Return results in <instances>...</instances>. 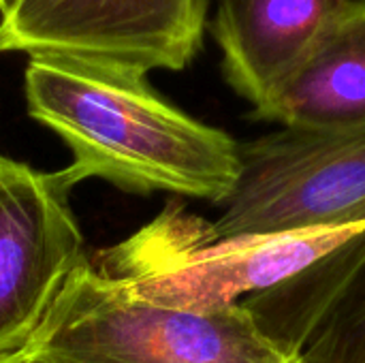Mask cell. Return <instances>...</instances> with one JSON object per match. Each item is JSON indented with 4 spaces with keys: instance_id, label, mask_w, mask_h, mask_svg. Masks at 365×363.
<instances>
[{
    "instance_id": "obj_1",
    "label": "cell",
    "mask_w": 365,
    "mask_h": 363,
    "mask_svg": "<svg viewBox=\"0 0 365 363\" xmlns=\"http://www.w3.org/2000/svg\"><path fill=\"white\" fill-rule=\"evenodd\" d=\"M148 75L30 58L28 113L64 139L71 186L101 178L126 193H171L220 205L240 173V143L152 90Z\"/></svg>"
},
{
    "instance_id": "obj_2",
    "label": "cell",
    "mask_w": 365,
    "mask_h": 363,
    "mask_svg": "<svg viewBox=\"0 0 365 363\" xmlns=\"http://www.w3.org/2000/svg\"><path fill=\"white\" fill-rule=\"evenodd\" d=\"M364 231L365 225L220 235L212 220L171 201L130 237L98 250L90 265L143 302L220 310L299 276Z\"/></svg>"
},
{
    "instance_id": "obj_3",
    "label": "cell",
    "mask_w": 365,
    "mask_h": 363,
    "mask_svg": "<svg viewBox=\"0 0 365 363\" xmlns=\"http://www.w3.org/2000/svg\"><path fill=\"white\" fill-rule=\"evenodd\" d=\"M19 355L34 363H304L244 304H150L103 278L90 261L66 280Z\"/></svg>"
},
{
    "instance_id": "obj_4",
    "label": "cell",
    "mask_w": 365,
    "mask_h": 363,
    "mask_svg": "<svg viewBox=\"0 0 365 363\" xmlns=\"http://www.w3.org/2000/svg\"><path fill=\"white\" fill-rule=\"evenodd\" d=\"M220 208V235L365 225V126L280 128L240 143V173Z\"/></svg>"
},
{
    "instance_id": "obj_5",
    "label": "cell",
    "mask_w": 365,
    "mask_h": 363,
    "mask_svg": "<svg viewBox=\"0 0 365 363\" xmlns=\"http://www.w3.org/2000/svg\"><path fill=\"white\" fill-rule=\"evenodd\" d=\"M210 0H0V51L182 71L203 47Z\"/></svg>"
},
{
    "instance_id": "obj_6",
    "label": "cell",
    "mask_w": 365,
    "mask_h": 363,
    "mask_svg": "<svg viewBox=\"0 0 365 363\" xmlns=\"http://www.w3.org/2000/svg\"><path fill=\"white\" fill-rule=\"evenodd\" d=\"M64 171L0 165V357L19 353L66 280L90 261Z\"/></svg>"
},
{
    "instance_id": "obj_7",
    "label": "cell",
    "mask_w": 365,
    "mask_h": 363,
    "mask_svg": "<svg viewBox=\"0 0 365 363\" xmlns=\"http://www.w3.org/2000/svg\"><path fill=\"white\" fill-rule=\"evenodd\" d=\"M242 304L269 338L304 363H365V231Z\"/></svg>"
},
{
    "instance_id": "obj_8",
    "label": "cell",
    "mask_w": 365,
    "mask_h": 363,
    "mask_svg": "<svg viewBox=\"0 0 365 363\" xmlns=\"http://www.w3.org/2000/svg\"><path fill=\"white\" fill-rule=\"evenodd\" d=\"M349 0H218L210 24L227 83L252 109L308 58Z\"/></svg>"
},
{
    "instance_id": "obj_9",
    "label": "cell",
    "mask_w": 365,
    "mask_h": 363,
    "mask_svg": "<svg viewBox=\"0 0 365 363\" xmlns=\"http://www.w3.org/2000/svg\"><path fill=\"white\" fill-rule=\"evenodd\" d=\"M295 131L365 126V0H349L297 71L250 113Z\"/></svg>"
},
{
    "instance_id": "obj_10",
    "label": "cell",
    "mask_w": 365,
    "mask_h": 363,
    "mask_svg": "<svg viewBox=\"0 0 365 363\" xmlns=\"http://www.w3.org/2000/svg\"><path fill=\"white\" fill-rule=\"evenodd\" d=\"M0 363H34L30 359H26L24 355L19 353H13V355H6V357H0Z\"/></svg>"
},
{
    "instance_id": "obj_11",
    "label": "cell",
    "mask_w": 365,
    "mask_h": 363,
    "mask_svg": "<svg viewBox=\"0 0 365 363\" xmlns=\"http://www.w3.org/2000/svg\"><path fill=\"white\" fill-rule=\"evenodd\" d=\"M2 160H4V156H0V165H2Z\"/></svg>"
}]
</instances>
